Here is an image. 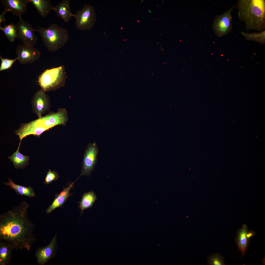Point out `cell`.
Here are the masks:
<instances>
[{
    "label": "cell",
    "mask_w": 265,
    "mask_h": 265,
    "mask_svg": "<svg viewBox=\"0 0 265 265\" xmlns=\"http://www.w3.org/2000/svg\"><path fill=\"white\" fill-rule=\"evenodd\" d=\"M3 184L13 190L19 195L30 198L34 197L35 196V192L32 187L30 186H25L16 184L10 178H8L7 182H4Z\"/></svg>",
    "instance_id": "cell-17"
},
{
    "label": "cell",
    "mask_w": 265,
    "mask_h": 265,
    "mask_svg": "<svg viewBox=\"0 0 265 265\" xmlns=\"http://www.w3.org/2000/svg\"><path fill=\"white\" fill-rule=\"evenodd\" d=\"M70 2L69 0H63L52 8V10L54 11L58 16L66 23L69 22L74 15L71 12L70 9Z\"/></svg>",
    "instance_id": "cell-16"
},
{
    "label": "cell",
    "mask_w": 265,
    "mask_h": 265,
    "mask_svg": "<svg viewBox=\"0 0 265 265\" xmlns=\"http://www.w3.org/2000/svg\"><path fill=\"white\" fill-rule=\"evenodd\" d=\"M68 119L66 109L60 108L56 112H50L44 116L25 124L30 129L33 135L39 137L43 132L55 126L65 125Z\"/></svg>",
    "instance_id": "cell-3"
},
{
    "label": "cell",
    "mask_w": 265,
    "mask_h": 265,
    "mask_svg": "<svg viewBox=\"0 0 265 265\" xmlns=\"http://www.w3.org/2000/svg\"><path fill=\"white\" fill-rule=\"evenodd\" d=\"M224 257L220 254L215 253L212 255L208 259V265H225Z\"/></svg>",
    "instance_id": "cell-24"
},
{
    "label": "cell",
    "mask_w": 265,
    "mask_h": 265,
    "mask_svg": "<svg viewBox=\"0 0 265 265\" xmlns=\"http://www.w3.org/2000/svg\"><path fill=\"white\" fill-rule=\"evenodd\" d=\"M28 204L24 201L0 215V240L15 250H30L38 240L33 234L35 225L29 218Z\"/></svg>",
    "instance_id": "cell-1"
},
{
    "label": "cell",
    "mask_w": 265,
    "mask_h": 265,
    "mask_svg": "<svg viewBox=\"0 0 265 265\" xmlns=\"http://www.w3.org/2000/svg\"><path fill=\"white\" fill-rule=\"evenodd\" d=\"M57 235L53 237L47 246L39 248L36 250L35 255L37 262L40 265H44L53 256L55 249Z\"/></svg>",
    "instance_id": "cell-13"
},
{
    "label": "cell",
    "mask_w": 265,
    "mask_h": 265,
    "mask_svg": "<svg viewBox=\"0 0 265 265\" xmlns=\"http://www.w3.org/2000/svg\"><path fill=\"white\" fill-rule=\"evenodd\" d=\"M35 8L40 16L45 17L48 15L52 10V6L49 0H28Z\"/></svg>",
    "instance_id": "cell-19"
},
{
    "label": "cell",
    "mask_w": 265,
    "mask_h": 265,
    "mask_svg": "<svg viewBox=\"0 0 265 265\" xmlns=\"http://www.w3.org/2000/svg\"><path fill=\"white\" fill-rule=\"evenodd\" d=\"M253 234L252 232H248L247 226L244 224L238 231L235 241L238 249L243 254L247 251L249 239Z\"/></svg>",
    "instance_id": "cell-14"
},
{
    "label": "cell",
    "mask_w": 265,
    "mask_h": 265,
    "mask_svg": "<svg viewBox=\"0 0 265 265\" xmlns=\"http://www.w3.org/2000/svg\"><path fill=\"white\" fill-rule=\"evenodd\" d=\"M46 93L41 89L38 90L31 100L33 112L38 118L42 117L50 108V98Z\"/></svg>",
    "instance_id": "cell-10"
},
{
    "label": "cell",
    "mask_w": 265,
    "mask_h": 265,
    "mask_svg": "<svg viewBox=\"0 0 265 265\" xmlns=\"http://www.w3.org/2000/svg\"><path fill=\"white\" fill-rule=\"evenodd\" d=\"M98 147L95 143H90L84 153L81 172L80 177L89 175L93 170L96 163L98 152Z\"/></svg>",
    "instance_id": "cell-9"
},
{
    "label": "cell",
    "mask_w": 265,
    "mask_h": 265,
    "mask_svg": "<svg viewBox=\"0 0 265 265\" xmlns=\"http://www.w3.org/2000/svg\"><path fill=\"white\" fill-rule=\"evenodd\" d=\"M59 175L54 171H52L49 169L47 172L45 177L44 183L48 185L51 183L53 181L57 180L59 178Z\"/></svg>",
    "instance_id": "cell-26"
},
{
    "label": "cell",
    "mask_w": 265,
    "mask_h": 265,
    "mask_svg": "<svg viewBox=\"0 0 265 265\" xmlns=\"http://www.w3.org/2000/svg\"><path fill=\"white\" fill-rule=\"evenodd\" d=\"M73 16L75 18L76 27L82 31L91 30L96 20L94 9L89 4L85 5L81 9L77 11Z\"/></svg>",
    "instance_id": "cell-6"
},
{
    "label": "cell",
    "mask_w": 265,
    "mask_h": 265,
    "mask_svg": "<svg viewBox=\"0 0 265 265\" xmlns=\"http://www.w3.org/2000/svg\"><path fill=\"white\" fill-rule=\"evenodd\" d=\"M247 40H250L264 44L265 42V30L260 32H253L251 33L244 32H239Z\"/></svg>",
    "instance_id": "cell-23"
},
{
    "label": "cell",
    "mask_w": 265,
    "mask_h": 265,
    "mask_svg": "<svg viewBox=\"0 0 265 265\" xmlns=\"http://www.w3.org/2000/svg\"><path fill=\"white\" fill-rule=\"evenodd\" d=\"M0 29L4 33L9 41L14 42L17 37L15 24L12 23L5 25L3 27L0 26Z\"/></svg>",
    "instance_id": "cell-22"
},
{
    "label": "cell",
    "mask_w": 265,
    "mask_h": 265,
    "mask_svg": "<svg viewBox=\"0 0 265 265\" xmlns=\"http://www.w3.org/2000/svg\"><path fill=\"white\" fill-rule=\"evenodd\" d=\"M15 24L16 38L21 40L23 44L33 46H35L38 39L34 32L38 29L33 28L31 25L24 20L21 16Z\"/></svg>",
    "instance_id": "cell-7"
},
{
    "label": "cell",
    "mask_w": 265,
    "mask_h": 265,
    "mask_svg": "<svg viewBox=\"0 0 265 265\" xmlns=\"http://www.w3.org/2000/svg\"><path fill=\"white\" fill-rule=\"evenodd\" d=\"M21 142L16 151L8 157L9 159L13 162L15 168L16 169H24L28 164L30 159L29 156L24 155L20 152L19 148Z\"/></svg>",
    "instance_id": "cell-18"
},
{
    "label": "cell",
    "mask_w": 265,
    "mask_h": 265,
    "mask_svg": "<svg viewBox=\"0 0 265 265\" xmlns=\"http://www.w3.org/2000/svg\"><path fill=\"white\" fill-rule=\"evenodd\" d=\"M0 59L1 60V64L0 67V71L7 69L10 68L14 62L18 59L17 57L14 59H11L6 58H3L1 56L0 57Z\"/></svg>",
    "instance_id": "cell-25"
},
{
    "label": "cell",
    "mask_w": 265,
    "mask_h": 265,
    "mask_svg": "<svg viewBox=\"0 0 265 265\" xmlns=\"http://www.w3.org/2000/svg\"><path fill=\"white\" fill-rule=\"evenodd\" d=\"M38 30L44 45L49 51L54 52L58 50L69 40L67 30L59 27L55 23L46 28L40 26Z\"/></svg>",
    "instance_id": "cell-4"
},
{
    "label": "cell",
    "mask_w": 265,
    "mask_h": 265,
    "mask_svg": "<svg viewBox=\"0 0 265 265\" xmlns=\"http://www.w3.org/2000/svg\"><path fill=\"white\" fill-rule=\"evenodd\" d=\"M236 7H232L222 14L217 15L213 22L212 26L215 34L219 37L227 34L232 30L231 12Z\"/></svg>",
    "instance_id": "cell-8"
},
{
    "label": "cell",
    "mask_w": 265,
    "mask_h": 265,
    "mask_svg": "<svg viewBox=\"0 0 265 265\" xmlns=\"http://www.w3.org/2000/svg\"><path fill=\"white\" fill-rule=\"evenodd\" d=\"M67 78L65 67L62 65L44 70L39 77L38 82L41 89L46 92L64 86Z\"/></svg>",
    "instance_id": "cell-5"
},
{
    "label": "cell",
    "mask_w": 265,
    "mask_h": 265,
    "mask_svg": "<svg viewBox=\"0 0 265 265\" xmlns=\"http://www.w3.org/2000/svg\"><path fill=\"white\" fill-rule=\"evenodd\" d=\"M1 2L4 9L19 17L26 12L29 3L28 0H3Z\"/></svg>",
    "instance_id": "cell-12"
},
{
    "label": "cell",
    "mask_w": 265,
    "mask_h": 265,
    "mask_svg": "<svg viewBox=\"0 0 265 265\" xmlns=\"http://www.w3.org/2000/svg\"><path fill=\"white\" fill-rule=\"evenodd\" d=\"M97 199L96 194L92 191L84 193L81 201L79 202V207L82 211L81 214L85 209L92 207Z\"/></svg>",
    "instance_id": "cell-21"
},
{
    "label": "cell",
    "mask_w": 265,
    "mask_h": 265,
    "mask_svg": "<svg viewBox=\"0 0 265 265\" xmlns=\"http://www.w3.org/2000/svg\"><path fill=\"white\" fill-rule=\"evenodd\" d=\"M236 7L240 21L245 23L246 30H265V0H239Z\"/></svg>",
    "instance_id": "cell-2"
},
{
    "label": "cell",
    "mask_w": 265,
    "mask_h": 265,
    "mask_svg": "<svg viewBox=\"0 0 265 265\" xmlns=\"http://www.w3.org/2000/svg\"><path fill=\"white\" fill-rule=\"evenodd\" d=\"M18 61L22 65L34 63L40 58V53L34 46L24 44L18 46L15 51Z\"/></svg>",
    "instance_id": "cell-11"
},
{
    "label": "cell",
    "mask_w": 265,
    "mask_h": 265,
    "mask_svg": "<svg viewBox=\"0 0 265 265\" xmlns=\"http://www.w3.org/2000/svg\"><path fill=\"white\" fill-rule=\"evenodd\" d=\"M75 181L65 188L59 194L56 195L52 204L46 210L47 213H50L55 209L62 206L63 204L69 197L71 195L69 193V191L73 187Z\"/></svg>",
    "instance_id": "cell-15"
},
{
    "label": "cell",
    "mask_w": 265,
    "mask_h": 265,
    "mask_svg": "<svg viewBox=\"0 0 265 265\" xmlns=\"http://www.w3.org/2000/svg\"><path fill=\"white\" fill-rule=\"evenodd\" d=\"M13 249V247L10 244L0 240V265H7L9 264L11 260L12 252Z\"/></svg>",
    "instance_id": "cell-20"
},
{
    "label": "cell",
    "mask_w": 265,
    "mask_h": 265,
    "mask_svg": "<svg viewBox=\"0 0 265 265\" xmlns=\"http://www.w3.org/2000/svg\"><path fill=\"white\" fill-rule=\"evenodd\" d=\"M8 11L6 9H4L1 14L0 15V25L2 23L5 22L6 21V19L4 17V15Z\"/></svg>",
    "instance_id": "cell-27"
}]
</instances>
